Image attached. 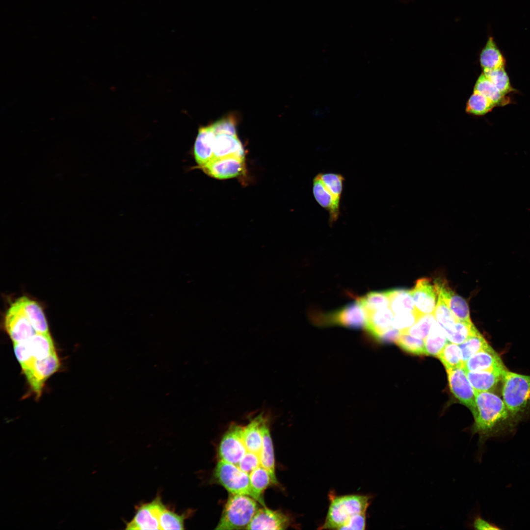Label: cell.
Segmentation results:
<instances>
[{"label": "cell", "mask_w": 530, "mask_h": 530, "mask_svg": "<svg viewBox=\"0 0 530 530\" xmlns=\"http://www.w3.org/2000/svg\"><path fill=\"white\" fill-rule=\"evenodd\" d=\"M475 402L471 432L478 434L480 448L488 439L510 431L516 425L503 399L496 394L476 391Z\"/></svg>", "instance_id": "cell-1"}, {"label": "cell", "mask_w": 530, "mask_h": 530, "mask_svg": "<svg viewBox=\"0 0 530 530\" xmlns=\"http://www.w3.org/2000/svg\"><path fill=\"white\" fill-rule=\"evenodd\" d=\"M328 497L329 505L327 514L319 529L344 530L354 518L366 513L371 499L368 495H337L333 491L330 492Z\"/></svg>", "instance_id": "cell-2"}, {"label": "cell", "mask_w": 530, "mask_h": 530, "mask_svg": "<svg viewBox=\"0 0 530 530\" xmlns=\"http://www.w3.org/2000/svg\"><path fill=\"white\" fill-rule=\"evenodd\" d=\"M502 383L503 400L517 424L530 403V375L506 370L503 374Z\"/></svg>", "instance_id": "cell-3"}, {"label": "cell", "mask_w": 530, "mask_h": 530, "mask_svg": "<svg viewBox=\"0 0 530 530\" xmlns=\"http://www.w3.org/2000/svg\"><path fill=\"white\" fill-rule=\"evenodd\" d=\"M258 510L257 503L244 495L231 494L223 510L216 530L246 529Z\"/></svg>", "instance_id": "cell-4"}, {"label": "cell", "mask_w": 530, "mask_h": 530, "mask_svg": "<svg viewBox=\"0 0 530 530\" xmlns=\"http://www.w3.org/2000/svg\"><path fill=\"white\" fill-rule=\"evenodd\" d=\"M313 321L318 325H338L353 329L365 328L366 316L358 300L340 309L326 313L313 315Z\"/></svg>", "instance_id": "cell-5"}, {"label": "cell", "mask_w": 530, "mask_h": 530, "mask_svg": "<svg viewBox=\"0 0 530 530\" xmlns=\"http://www.w3.org/2000/svg\"><path fill=\"white\" fill-rule=\"evenodd\" d=\"M13 347L15 355L22 369L33 360L45 359L56 352L50 333L37 332L25 341L14 343Z\"/></svg>", "instance_id": "cell-6"}, {"label": "cell", "mask_w": 530, "mask_h": 530, "mask_svg": "<svg viewBox=\"0 0 530 530\" xmlns=\"http://www.w3.org/2000/svg\"><path fill=\"white\" fill-rule=\"evenodd\" d=\"M216 480L231 494L249 496L255 500L249 475L235 464L220 460L214 471Z\"/></svg>", "instance_id": "cell-7"}, {"label": "cell", "mask_w": 530, "mask_h": 530, "mask_svg": "<svg viewBox=\"0 0 530 530\" xmlns=\"http://www.w3.org/2000/svg\"><path fill=\"white\" fill-rule=\"evenodd\" d=\"M59 366V360L55 352L45 359L33 360L22 369L36 398L40 397L45 382Z\"/></svg>", "instance_id": "cell-8"}, {"label": "cell", "mask_w": 530, "mask_h": 530, "mask_svg": "<svg viewBox=\"0 0 530 530\" xmlns=\"http://www.w3.org/2000/svg\"><path fill=\"white\" fill-rule=\"evenodd\" d=\"M4 324L13 344L25 341L37 333L16 300L7 310Z\"/></svg>", "instance_id": "cell-9"}, {"label": "cell", "mask_w": 530, "mask_h": 530, "mask_svg": "<svg viewBox=\"0 0 530 530\" xmlns=\"http://www.w3.org/2000/svg\"><path fill=\"white\" fill-rule=\"evenodd\" d=\"M243 427L230 425L220 441L218 454L220 460L238 465L247 451L243 439Z\"/></svg>", "instance_id": "cell-10"}, {"label": "cell", "mask_w": 530, "mask_h": 530, "mask_svg": "<svg viewBox=\"0 0 530 530\" xmlns=\"http://www.w3.org/2000/svg\"><path fill=\"white\" fill-rule=\"evenodd\" d=\"M165 505L157 496L152 502L137 507L132 519L126 524V530H161L160 514Z\"/></svg>", "instance_id": "cell-11"}, {"label": "cell", "mask_w": 530, "mask_h": 530, "mask_svg": "<svg viewBox=\"0 0 530 530\" xmlns=\"http://www.w3.org/2000/svg\"><path fill=\"white\" fill-rule=\"evenodd\" d=\"M447 372L451 392L473 414L476 409V391L470 383L464 368L447 370Z\"/></svg>", "instance_id": "cell-12"}, {"label": "cell", "mask_w": 530, "mask_h": 530, "mask_svg": "<svg viewBox=\"0 0 530 530\" xmlns=\"http://www.w3.org/2000/svg\"><path fill=\"white\" fill-rule=\"evenodd\" d=\"M416 310L421 314H433L438 299L435 285L427 278L418 279L410 290Z\"/></svg>", "instance_id": "cell-13"}, {"label": "cell", "mask_w": 530, "mask_h": 530, "mask_svg": "<svg viewBox=\"0 0 530 530\" xmlns=\"http://www.w3.org/2000/svg\"><path fill=\"white\" fill-rule=\"evenodd\" d=\"M290 524L288 515L264 506L258 509L246 530H285Z\"/></svg>", "instance_id": "cell-14"}, {"label": "cell", "mask_w": 530, "mask_h": 530, "mask_svg": "<svg viewBox=\"0 0 530 530\" xmlns=\"http://www.w3.org/2000/svg\"><path fill=\"white\" fill-rule=\"evenodd\" d=\"M434 283L438 293L441 295L457 319L470 320L469 308L467 301L452 290L447 281L444 278H438L435 279Z\"/></svg>", "instance_id": "cell-15"}, {"label": "cell", "mask_w": 530, "mask_h": 530, "mask_svg": "<svg viewBox=\"0 0 530 530\" xmlns=\"http://www.w3.org/2000/svg\"><path fill=\"white\" fill-rule=\"evenodd\" d=\"M312 192L317 202L328 212L330 224L337 221L340 213L341 198L326 186L318 174L313 179Z\"/></svg>", "instance_id": "cell-16"}, {"label": "cell", "mask_w": 530, "mask_h": 530, "mask_svg": "<svg viewBox=\"0 0 530 530\" xmlns=\"http://www.w3.org/2000/svg\"><path fill=\"white\" fill-rule=\"evenodd\" d=\"M244 159L229 158L214 160L200 168L209 176L218 179L237 177L243 171Z\"/></svg>", "instance_id": "cell-17"}, {"label": "cell", "mask_w": 530, "mask_h": 530, "mask_svg": "<svg viewBox=\"0 0 530 530\" xmlns=\"http://www.w3.org/2000/svg\"><path fill=\"white\" fill-rule=\"evenodd\" d=\"M215 135L212 156L208 162L214 160L229 158L244 159V148L237 135Z\"/></svg>", "instance_id": "cell-18"}, {"label": "cell", "mask_w": 530, "mask_h": 530, "mask_svg": "<svg viewBox=\"0 0 530 530\" xmlns=\"http://www.w3.org/2000/svg\"><path fill=\"white\" fill-rule=\"evenodd\" d=\"M463 367L466 371L506 369L501 358L491 346L473 355L463 364Z\"/></svg>", "instance_id": "cell-19"}, {"label": "cell", "mask_w": 530, "mask_h": 530, "mask_svg": "<svg viewBox=\"0 0 530 530\" xmlns=\"http://www.w3.org/2000/svg\"><path fill=\"white\" fill-rule=\"evenodd\" d=\"M215 135L211 125L202 126L198 129L193 153L196 161L200 167L207 163L212 158Z\"/></svg>", "instance_id": "cell-20"}, {"label": "cell", "mask_w": 530, "mask_h": 530, "mask_svg": "<svg viewBox=\"0 0 530 530\" xmlns=\"http://www.w3.org/2000/svg\"><path fill=\"white\" fill-rule=\"evenodd\" d=\"M262 446L259 455L260 465L269 474L272 483L276 484L278 481L275 473V459L273 443L267 420L263 416L261 425Z\"/></svg>", "instance_id": "cell-21"}, {"label": "cell", "mask_w": 530, "mask_h": 530, "mask_svg": "<svg viewBox=\"0 0 530 530\" xmlns=\"http://www.w3.org/2000/svg\"><path fill=\"white\" fill-rule=\"evenodd\" d=\"M16 301L37 333H49L48 322L41 306L35 301L23 296Z\"/></svg>", "instance_id": "cell-22"}, {"label": "cell", "mask_w": 530, "mask_h": 530, "mask_svg": "<svg viewBox=\"0 0 530 530\" xmlns=\"http://www.w3.org/2000/svg\"><path fill=\"white\" fill-rule=\"evenodd\" d=\"M507 369L466 371L467 376L476 392H492L502 381Z\"/></svg>", "instance_id": "cell-23"}, {"label": "cell", "mask_w": 530, "mask_h": 530, "mask_svg": "<svg viewBox=\"0 0 530 530\" xmlns=\"http://www.w3.org/2000/svg\"><path fill=\"white\" fill-rule=\"evenodd\" d=\"M389 299V308L394 315L416 311L410 290L393 289L385 291Z\"/></svg>", "instance_id": "cell-24"}, {"label": "cell", "mask_w": 530, "mask_h": 530, "mask_svg": "<svg viewBox=\"0 0 530 530\" xmlns=\"http://www.w3.org/2000/svg\"><path fill=\"white\" fill-rule=\"evenodd\" d=\"M479 62L483 70L504 67L505 59L491 36L488 37L480 53Z\"/></svg>", "instance_id": "cell-25"}, {"label": "cell", "mask_w": 530, "mask_h": 530, "mask_svg": "<svg viewBox=\"0 0 530 530\" xmlns=\"http://www.w3.org/2000/svg\"><path fill=\"white\" fill-rule=\"evenodd\" d=\"M263 416L261 414L252 420L243 427V439L247 450L259 456L262 446L260 425Z\"/></svg>", "instance_id": "cell-26"}, {"label": "cell", "mask_w": 530, "mask_h": 530, "mask_svg": "<svg viewBox=\"0 0 530 530\" xmlns=\"http://www.w3.org/2000/svg\"><path fill=\"white\" fill-rule=\"evenodd\" d=\"M474 91L486 97L496 106H503L509 102V99L503 94L483 73L477 80Z\"/></svg>", "instance_id": "cell-27"}, {"label": "cell", "mask_w": 530, "mask_h": 530, "mask_svg": "<svg viewBox=\"0 0 530 530\" xmlns=\"http://www.w3.org/2000/svg\"><path fill=\"white\" fill-rule=\"evenodd\" d=\"M426 355L437 357L448 340L445 332L437 321L424 339Z\"/></svg>", "instance_id": "cell-28"}, {"label": "cell", "mask_w": 530, "mask_h": 530, "mask_svg": "<svg viewBox=\"0 0 530 530\" xmlns=\"http://www.w3.org/2000/svg\"><path fill=\"white\" fill-rule=\"evenodd\" d=\"M249 479L255 500L265 506L262 496L265 489L272 483L269 474L260 465L249 474Z\"/></svg>", "instance_id": "cell-29"}, {"label": "cell", "mask_w": 530, "mask_h": 530, "mask_svg": "<svg viewBox=\"0 0 530 530\" xmlns=\"http://www.w3.org/2000/svg\"><path fill=\"white\" fill-rule=\"evenodd\" d=\"M444 331L449 342L459 344L478 331L470 319L458 320L450 328Z\"/></svg>", "instance_id": "cell-30"}, {"label": "cell", "mask_w": 530, "mask_h": 530, "mask_svg": "<svg viewBox=\"0 0 530 530\" xmlns=\"http://www.w3.org/2000/svg\"><path fill=\"white\" fill-rule=\"evenodd\" d=\"M458 345L463 364L478 352L491 347L479 331L469 336Z\"/></svg>", "instance_id": "cell-31"}, {"label": "cell", "mask_w": 530, "mask_h": 530, "mask_svg": "<svg viewBox=\"0 0 530 530\" xmlns=\"http://www.w3.org/2000/svg\"><path fill=\"white\" fill-rule=\"evenodd\" d=\"M437 357L446 370L463 367L461 353L457 344L448 342Z\"/></svg>", "instance_id": "cell-32"}, {"label": "cell", "mask_w": 530, "mask_h": 530, "mask_svg": "<svg viewBox=\"0 0 530 530\" xmlns=\"http://www.w3.org/2000/svg\"><path fill=\"white\" fill-rule=\"evenodd\" d=\"M495 106L486 97L474 91L467 103L466 111L474 115H483L490 112Z\"/></svg>", "instance_id": "cell-33"}, {"label": "cell", "mask_w": 530, "mask_h": 530, "mask_svg": "<svg viewBox=\"0 0 530 530\" xmlns=\"http://www.w3.org/2000/svg\"><path fill=\"white\" fill-rule=\"evenodd\" d=\"M483 73L503 94L506 95L514 91L504 67L483 70Z\"/></svg>", "instance_id": "cell-34"}, {"label": "cell", "mask_w": 530, "mask_h": 530, "mask_svg": "<svg viewBox=\"0 0 530 530\" xmlns=\"http://www.w3.org/2000/svg\"><path fill=\"white\" fill-rule=\"evenodd\" d=\"M396 344L404 351L415 355H426L424 339L401 332Z\"/></svg>", "instance_id": "cell-35"}, {"label": "cell", "mask_w": 530, "mask_h": 530, "mask_svg": "<svg viewBox=\"0 0 530 530\" xmlns=\"http://www.w3.org/2000/svg\"><path fill=\"white\" fill-rule=\"evenodd\" d=\"M433 315L444 331L450 328L458 320L439 293Z\"/></svg>", "instance_id": "cell-36"}, {"label": "cell", "mask_w": 530, "mask_h": 530, "mask_svg": "<svg viewBox=\"0 0 530 530\" xmlns=\"http://www.w3.org/2000/svg\"><path fill=\"white\" fill-rule=\"evenodd\" d=\"M187 514L184 513L179 515L165 506L159 518L161 530H184L185 520L187 518Z\"/></svg>", "instance_id": "cell-37"}, {"label": "cell", "mask_w": 530, "mask_h": 530, "mask_svg": "<svg viewBox=\"0 0 530 530\" xmlns=\"http://www.w3.org/2000/svg\"><path fill=\"white\" fill-rule=\"evenodd\" d=\"M436 321L433 314L423 315L411 327L403 332L424 339Z\"/></svg>", "instance_id": "cell-38"}, {"label": "cell", "mask_w": 530, "mask_h": 530, "mask_svg": "<svg viewBox=\"0 0 530 530\" xmlns=\"http://www.w3.org/2000/svg\"><path fill=\"white\" fill-rule=\"evenodd\" d=\"M237 120L233 114H229L214 122L211 125L215 134H237Z\"/></svg>", "instance_id": "cell-39"}, {"label": "cell", "mask_w": 530, "mask_h": 530, "mask_svg": "<svg viewBox=\"0 0 530 530\" xmlns=\"http://www.w3.org/2000/svg\"><path fill=\"white\" fill-rule=\"evenodd\" d=\"M422 315L417 310L394 315L392 327L401 332H404L411 327Z\"/></svg>", "instance_id": "cell-40"}, {"label": "cell", "mask_w": 530, "mask_h": 530, "mask_svg": "<svg viewBox=\"0 0 530 530\" xmlns=\"http://www.w3.org/2000/svg\"><path fill=\"white\" fill-rule=\"evenodd\" d=\"M321 180L329 189L337 197L341 198L343 190L344 176L339 173L321 172L318 173Z\"/></svg>", "instance_id": "cell-41"}, {"label": "cell", "mask_w": 530, "mask_h": 530, "mask_svg": "<svg viewBox=\"0 0 530 530\" xmlns=\"http://www.w3.org/2000/svg\"><path fill=\"white\" fill-rule=\"evenodd\" d=\"M260 465L259 456L256 453L247 451L237 466L242 471L249 475Z\"/></svg>", "instance_id": "cell-42"}, {"label": "cell", "mask_w": 530, "mask_h": 530, "mask_svg": "<svg viewBox=\"0 0 530 530\" xmlns=\"http://www.w3.org/2000/svg\"><path fill=\"white\" fill-rule=\"evenodd\" d=\"M471 526L476 530H500L498 526L482 518L479 515L475 517L472 521Z\"/></svg>", "instance_id": "cell-43"}]
</instances>
